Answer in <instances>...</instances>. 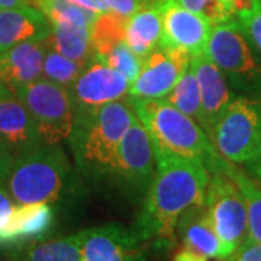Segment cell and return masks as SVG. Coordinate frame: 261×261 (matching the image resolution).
<instances>
[{
	"mask_svg": "<svg viewBox=\"0 0 261 261\" xmlns=\"http://www.w3.org/2000/svg\"><path fill=\"white\" fill-rule=\"evenodd\" d=\"M164 99L180 112L195 119L200 125V119H202L200 92H199V84H197L195 71L192 68V63Z\"/></svg>",
	"mask_w": 261,
	"mask_h": 261,
	"instance_id": "d4e9b609",
	"label": "cell"
},
{
	"mask_svg": "<svg viewBox=\"0 0 261 261\" xmlns=\"http://www.w3.org/2000/svg\"><path fill=\"white\" fill-rule=\"evenodd\" d=\"M90 29L68 23H51V32L47 37L48 49L77 63L87 64L94 57Z\"/></svg>",
	"mask_w": 261,
	"mask_h": 261,
	"instance_id": "7402d4cb",
	"label": "cell"
},
{
	"mask_svg": "<svg viewBox=\"0 0 261 261\" xmlns=\"http://www.w3.org/2000/svg\"><path fill=\"white\" fill-rule=\"evenodd\" d=\"M20 6H35V0H0V10L13 9Z\"/></svg>",
	"mask_w": 261,
	"mask_h": 261,
	"instance_id": "8d00e7d4",
	"label": "cell"
},
{
	"mask_svg": "<svg viewBox=\"0 0 261 261\" xmlns=\"http://www.w3.org/2000/svg\"><path fill=\"white\" fill-rule=\"evenodd\" d=\"M0 140L15 159L44 145L32 115L6 86L0 89Z\"/></svg>",
	"mask_w": 261,
	"mask_h": 261,
	"instance_id": "5bb4252c",
	"label": "cell"
},
{
	"mask_svg": "<svg viewBox=\"0 0 261 261\" xmlns=\"http://www.w3.org/2000/svg\"><path fill=\"white\" fill-rule=\"evenodd\" d=\"M190 54L160 45L142 60L140 74L130 83L128 97L164 99L190 67Z\"/></svg>",
	"mask_w": 261,
	"mask_h": 261,
	"instance_id": "8fae6325",
	"label": "cell"
},
{
	"mask_svg": "<svg viewBox=\"0 0 261 261\" xmlns=\"http://www.w3.org/2000/svg\"><path fill=\"white\" fill-rule=\"evenodd\" d=\"M211 142L233 164H250L261 155V97L235 94L215 125Z\"/></svg>",
	"mask_w": 261,
	"mask_h": 261,
	"instance_id": "8992f818",
	"label": "cell"
},
{
	"mask_svg": "<svg viewBox=\"0 0 261 261\" xmlns=\"http://www.w3.org/2000/svg\"><path fill=\"white\" fill-rule=\"evenodd\" d=\"M13 160H15V157L10 154V151L5 145V142L0 140V181L8 174L9 168L12 167Z\"/></svg>",
	"mask_w": 261,
	"mask_h": 261,
	"instance_id": "836d02e7",
	"label": "cell"
},
{
	"mask_svg": "<svg viewBox=\"0 0 261 261\" xmlns=\"http://www.w3.org/2000/svg\"><path fill=\"white\" fill-rule=\"evenodd\" d=\"M137 118L148 132L157 157L200 161L206 167L218 155L202 126L166 99L129 97Z\"/></svg>",
	"mask_w": 261,
	"mask_h": 261,
	"instance_id": "277c9868",
	"label": "cell"
},
{
	"mask_svg": "<svg viewBox=\"0 0 261 261\" xmlns=\"http://www.w3.org/2000/svg\"><path fill=\"white\" fill-rule=\"evenodd\" d=\"M83 261H148L147 247L121 224H106L83 229Z\"/></svg>",
	"mask_w": 261,
	"mask_h": 261,
	"instance_id": "7c38bea8",
	"label": "cell"
},
{
	"mask_svg": "<svg viewBox=\"0 0 261 261\" xmlns=\"http://www.w3.org/2000/svg\"><path fill=\"white\" fill-rule=\"evenodd\" d=\"M86 65L87 64L77 63L74 60H70L56 51L48 49L45 60H44L42 79L60 84L65 89H70V86L74 83L75 79L80 75Z\"/></svg>",
	"mask_w": 261,
	"mask_h": 261,
	"instance_id": "4316f807",
	"label": "cell"
},
{
	"mask_svg": "<svg viewBox=\"0 0 261 261\" xmlns=\"http://www.w3.org/2000/svg\"><path fill=\"white\" fill-rule=\"evenodd\" d=\"M161 47L181 49L192 57L205 54L212 25L174 0L163 2Z\"/></svg>",
	"mask_w": 261,
	"mask_h": 261,
	"instance_id": "4fadbf2b",
	"label": "cell"
},
{
	"mask_svg": "<svg viewBox=\"0 0 261 261\" xmlns=\"http://www.w3.org/2000/svg\"><path fill=\"white\" fill-rule=\"evenodd\" d=\"M205 54L235 93L261 97V57L237 18L212 27Z\"/></svg>",
	"mask_w": 261,
	"mask_h": 261,
	"instance_id": "5b68a950",
	"label": "cell"
},
{
	"mask_svg": "<svg viewBox=\"0 0 261 261\" xmlns=\"http://www.w3.org/2000/svg\"><path fill=\"white\" fill-rule=\"evenodd\" d=\"M135 118L129 97L75 116L67 141L84 177L93 183L111 181L119 144Z\"/></svg>",
	"mask_w": 261,
	"mask_h": 261,
	"instance_id": "7a4b0ae2",
	"label": "cell"
},
{
	"mask_svg": "<svg viewBox=\"0 0 261 261\" xmlns=\"http://www.w3.org/2000/svg\"><path fill=\"white\" fill-rule=\"evenodd\" d=\"M173 261H207L205 255L199 254V252L192 251L189 248H180L176 251L174 257H173Z\"/></svg>",
	"mask_w": 261,
	"mask_h": 261,
	"instance_id": "d590c367",
	"label": "cell"
},
{
	"mask_svg": "<svg viewBox=\"0 0 261 261\" xmlns=\"http://www.w3.org/2000/svg\"><path fill=\"white\" fill-rule=\"evenodd\" d=\"M250 2H251V0H233V5H235V9H237V12L244 9V8H247V6L250 5Z\"/></svg>",
	"mask_w": 261,
	"mask_h": 261,
	"instance_id": "f35d334b",
	"label": "cell"
},
{
	"mask_svg": "<svg viewBox=\"0 0 261 261\" xmlns=\"http://www.w3.org/2000/svg\"><path fill=\"white\" fill-rule=\"evenodd\" d=\"M141 2L142 0H106L108 8L111 12L126 19H129L137 12Z\"/></svg>",
	"mask_w": 261,
	"mask_h": 261,
	"instance_id": "d6a6232c",
	"label": "cell"
},
{
	"mask_svg": "<svg viewBox=\"0 0 261 261\" xmlns=\"http://www.w3.org/2000/svg\"><path fill=\"white\" fill-rule=\"evenodd\" d=\"M0 185L19 205H61L75 193L74 171L60 145H42L16 157Z\"/></svg>",
	"mask_w": 261,
	"mask_h": 261,
	"instance_id": "3957f363",
	"label": "cell"
},
{
	"mask_svg": "<svg viewBox=\"0 0 261 261\" xmlns=\"http://www.w3.org/2000/svg\"><path fill=\"white\" fill-rule=\"evenodd\" d=\"M235 18L261 57V0H251L247 8L237 12Z\"/></svg>",
	"mask_w": 261,
	"mask_h": 261,
	"instance_id": "f546056e",
	"label": "cell"
},
{
	"mask_svg": "<svg viewBox=\"0 0 261 261\" xmlns=\"http://www.w3.org/2000/svg\"><path fill=\"white\" fill-rule=\"evenodd\" d=\"M16 203L10 197L5 187L0 185V250H2V237L9 225L12 215L15 212Z\"/></svg>",
	"mask_w": 261,
	"mask_h": 261,
	"instance_id": "1f68e13d",
	"label": "cell"
},
{
	"mask_svg": "<svg viewBox=\"0 0 261 261\" xmlns=\"http://www.w3.org/2000/svg\"><path fill=\"white\" fill-rule=\"evenodd\" d=\"M47 38L22 42L0 53V80L9 90L18 89L42 79L44 60L47 56Z\"/></svg>",
	"mask_w": 261,
	"mask_h": 261,
	"instance_id": "2e32d148",
	"label": "cell"
},
{
	"mask_svg": "<svg viewBox=\"0 0 261 261\" xmlns=\"http://www.w3.org/2000/svg\"><path fill=\"white\" fill-rule=\"evenodd\" d=\"M126 23L128 19L119 16L111 10L97 15L90 29L93 56L105 60L113 48L119 42L125 41Z\"/></svg>",
	"mask_w": 261,
	"mask_h": 261,
	"instance_id": "cb8c5ba5",
	"label": "cell"
},
{
	"mask_svg": "<svg viewBox=\"0 0 261 261\" xmlns=\"http://www.w3.org/2000/svg\"><path fill=\"white\" fill-rule=\"evenodd\" d=\"M207 170L212 171H222L226 176L232 178L235 185L241 190L244 196V202L247 207V218H248V238L257 243H261V185L254 177H250L244 170L238 168L233 163L221 157L219 154L215 157Z\"/></svg>",
	"mask_w": 261,
	"mask_h": 261,
	"instance_id": "44dd1931",
	"label": "cell"
},
{
	"mask_svg": "<svg viewBox=\"0 0 261 261\" xmlns=\"http://www.w3.org/2000/svg\"><path fill=\"white\" fill-rule=\"evenodd\" d=\"M13 93L32 115L44 145H60L68 140L75 119L68 89L39 79Z\"/></svg>",
	"mask_w": 261,
	"mask_h": 261,
	"instance_id": "52a82bcc",
	"label": "cell"
},
{
	"mask_svg": "<svg viewBox=\"0 0 261 261\" xmlns=\"http://www.w3.org/2000/svg\"><path fill=\"white\" fill-rule=\"evenodd\" d=\"M51 23L37 6L0 10V53L28 41L47 38Z\"/></svg>",
	"mask_w": 261,
	"mask_h": 261,
	"instance_id": "ac0fdd59",
	"label": "cell"
},
{
	"mask_svg": "<svg viewBox=\"0 0 261 261\" xmlns=\"http://www.w3.org/2000/svg\"><path fill=\"white\" fill-rule=\"evenodd\" d=\"M163 2L164 0H142L137 12L128 19L125 42L142 60L160 47Z\"/></svg>",
	"mask_w": 261,
	"mask_h": 261,
	"instance_id": "d6986e66",
	"label": "cell"
},
{
	"mask_svg": "<svg viewBox=\"0 0 261 261\" xmlns=\"http://www.w3.org/2000/svg\"><path fill=\"white\" fill-rule=\"evenodd\" d=\"M181 8L207 20L212 27L235 18L233 0H174Z\"/></svg>",
	"mask_w": 261,
	"mask_h": 261,
	"instance_id": "83f0119b",
	"label": "cell"
},
{
	"mask_svg": "<svg viewBox=\"0 0 261 261\" xmlns=\"http://www.w3.org/2000/svg\"><path fill=\"white\" fill-rule=\"evenodd\" d=\"M247 167H248V171L251 173L252 177L261 185V155L257 160H254L252 163L247 164Z\"/></svg>",
	"mask_w": 261,
	"mask_h": 261,
	"instance_id": "74e56055",
	"label": "cell"
},
{
	"mask_svg": "<svg viewBox=\"0 0 261 261\" xmlns=\"http://www.w3.org/2000/svg\"><path fill=\"white\" fill-rule=\"evenodd\" d=\"M129 86V82L119 71L100 58L93 57L68 89L75 116L93 112L108 103L125 99Z\"/></svg>",
	"mask_w": 261,
	"mask_h": 261,
	"instance_id": "30bf717a",
	"label": "cell"
},
{
	"mask_svg": "<svg viewBox=\"0 0 261 261\" xmlns=\"http://www.w3.org/2000/svg\"><path fill=\"white\" fill-rule=\"evenodd\" d=\"M205 211L225 251L231 255L248 237V218L241 190L222 171L211 173Z\"/></svg>",
	"mask_w": 261,
	"mask_h": 261,
	"instance_id": "ba28073f",
	"label": "cell"
},
{
	"mask_svg": "<svg viewBox=\"0 0 261 261\" xmlns=\"http://www.w3.org/2000/svg\"><path fill=\"white\" fill-rule=\"evenodd\" d=\"M155 171L157 155L152 141L140 119L135 118L119 144L111 181L134 199H140L148 190Z\"/></svg>",
	"mask_w": 261,
	"mask_h": 261,
	"instance_id": "9c48e42d",
	"label": "cell"
},
{
	"mask_svg": "<svg viewBox=\"0 0 261 261\" xmlns=\"http://www.w3.org/2000/svg\"><path fill=\"white\" fill-rule=\"evenodd\" d=\"M192 68L195 71L200 103H202V119L200 126L211 140L215 125L222 115L228 103L232 100L235 92L231 89L224 73L215 65V63L206 56L192 57Z\"/></svg>",
	"mask_w": 261,
	"mask_h": 261,
	"instance_id": "9a60e30c",
	"label": "cell"
},
{
	"mask_svg": "<svg viewBox=\"0 0 261 261\" xmlns=\"http://www.w3.org/2000/svg\"><path fill=\"white\" fill-rule=\"evenodd\" d=\"M15 261H83L82 232L28 244L18 252Z\"/></svg>",
	"mask_w": 261,
	"mask_h": 261,
	"instance_id": "603a6c76",
	"label": "cell"
},
{
	"mask_svg": "<svg viewBox=\"0 0 261 261\" xmlns=\"http://www.w3.org/2000/svg\"><path fill=\"white\" fill-rule=\"evenodd\" d=\"M103 61L116 71H119L129 83L138 77L142 67V58L137 56L125 41L119 42L113 48Z\"/></svg>",
	"mask_w": 261,
	"mask_h": 261,
	"instance_id": "f1b7e54d",
	"label": "cell"
},
{
	"mask_svg": "<svg viewBox=\"0 0 261 261\" xmlns=\"http://www.w3.org/2000/svg\"><path fill=\"white\" fill-rule=\"evenodd\" d=\"M211 171L203 163L177 157H157V171L142 197L132 231L157 254L178 245V221L196 206L205 205Z\"/></svg>",
	"mask_w": 261,
	"mask_h": 261,
	"instance_id": "6da1fadb",
	"label": "cell"
},
{
	"mask_svg": "<svg viewBox=\"0 0 261 261\" xmlns=\"http://www.w3.org/2000/svg\"><path fill=\"white\" fill-rule=\"evenodd\" d=\"M56 224V207L49 203H16L9 225L2 237V250L22 248L41 241Z\"/></svg>",
	"mask_w": 261,
	"mask_h": 261,
	"instance_id": "e0dca14e",
	"label": "cell"
},
{
	"mask_svg": "<svg viewBox=\"0 0 261 261\" xmlns=\"http://www.w3.org/2000/svg\"><path fill=\"white\" fill-rule=\"evenodd\" d=\"M3 87H5V84L2 83V80H0V89H3Z\"/></svg>",
	"mask_w": 261,
	"mask_h": 261,
	"instance_id": "ab89813d",
	"label": "cell"
},
{
	"mask_svg": "<svg viewBox=\"0 0 261 261\" xmlns=\"http://www.w3.org/2000/svg\"><path fill=\"white\" fill-rule=\"evenodd\" d=\"M35 6L47 16L49 23H68L92 28L97 18L94 12L74 5L70 0H35Z\"/></svg>",
	"mask_w": 261,
	"mask_h": 261,
	"instance_id": "484cf974",
	"label": "cell"
},
{
	"mask_svg": "<svg viewBox=\"0 0 261 261\" xmlns=\"http://www.w3.org/2000/svg\"><path fill=\"white\" fill-rule=\"evenodd\" d=\"M73 2L74 5H79L84 9L90 10V12H94L96 15H100V13H105V12H109V8H108V3L106 0H70Z\"/></svg>",
	"mask_w": 261,
	"mask_h": 261,
	"instance_id": "e575fe53",
	"label": "cell"
},
{
	"mask_svg": "<svg viewBox=\"0 0 261 261\" xmlns=\"http://www.w3.org/2000/svg\"><path fill=\"white\" fill-rule=\"evenodd\" d=\"M222 261H261V243L247 237L243 244Z\"/></svg>",
	"mask_w": 261,
	"mask_h": 261,
	"instance_id": "4dcf8cb0",
	"label": "cell"
},
{
	"mask_svg": "<svg viewBox=\"0 0 261 261\" xmlns=\"http://www.w3.org/2000/svg\"><path fill=\"white\" fill-rule=\"evenodd\" d=\"M178 244L192 251L205 255L206 258L224 260L228 257L224 245L214 231L206 215L205 205L196 206L180 218L177 225Z\"/></svg>",
	"mask_w": 261,
	"mask_h": 261,
	"instance_id": "ffe728a7",
	"label": "cell"
}]
</instances>
